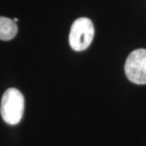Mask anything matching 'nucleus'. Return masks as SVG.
Wrapping results in <instances>:
<instances>
[{"mask_svg": "<svg viewBox=\"0 0 146 146\" xmlns=\"http://www.w3.org/2000/svg\"><path fill=\"white\" fill-rule=\"evenodd\" d=\"M24 96L18 89L10 88L3 94L0 113L3 119L9 124H17L24 114Z\"/></svg>", "mask_w": 146, "mask_h": 146, "instance_id": "1", "label": "nucleus"}, {"mask_svg": "<svg viewBox=\"0 0 146 146\" xmlns=\"http://www.w3.org/2000/svg\"><path fill=\"white\" fill-rule=\"evenodd\" d=\"M17 33L16 23L7 17L0 16V40H11Z\"/></svg>", "mask_w": 146, "mask_h": 146, "instance_id": "4", "label": "nucleus"}, {"mask_svg": "<svg viewBox=\"0 0 146 146\" xmlns=\"http://www.w3.org/2000/svg\"><path fill=\"white\" fill-rule=\"evenodd\" d=\"M128 80L136 84H146V49L139 48L128 55L124 66Z\"/></svg>", "mask_w": 146, "mask_h": 146, "instance_id": "3", "label": "nucleus"}, {"mask_svg": "<svg viewBox=\"0 0 146 146\" xmlns=\"http://www.w3.org/2000/svg\"><path fill=\"white\" fill-rule=\"evenodd\" d=\"M94 26L86 17H81L73 22L69 33V45L75 51L86 49L94 38Z\"/></svg>", "mask_w": 146, "mask_h": 146, "instance_id": "2", "label": "nucleus"}, {"mask_svg": "<svg viewBox=\"0 0 146 146\" xmlns=\"http://www.w3.org/2000/svg\"><path fill=\"white\" fill-rule=\"evenodd\" d=\"M13 21H14V22H17V21H18V19H17V18H14V19H13Z\"/></svg>", "mask_w": 146, "mask_h": 146, "instance_id": "5", "label": "nucleus"}]
</instances>
